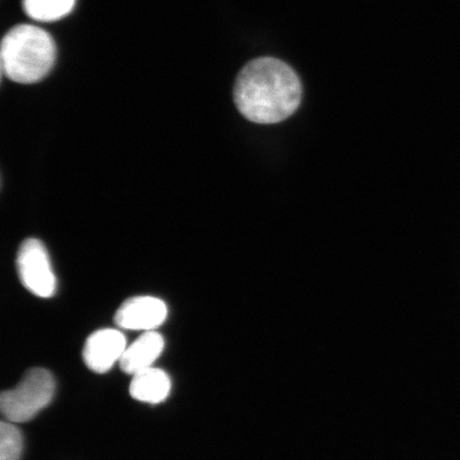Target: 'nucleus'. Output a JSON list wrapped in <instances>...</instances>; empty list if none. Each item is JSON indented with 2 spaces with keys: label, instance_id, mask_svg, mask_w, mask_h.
<instances>
[{
  "label": "nucleus",
  "instance_id": "nucleus-1",
  "mask_svg": "<svg viewBox=\"0 0 460 460\" xmlns=\"http://www.w3.org/2000/svg\"><path fill=\"white\" fill-rule=\"evenodd\" d=\"M235 106L257 124H276L291 117L302 101L300 78L287 63L264 57L243 68L234 89Z\"/></svg>",
  "mask_w": 460,
  "mask_h": 460
},
{
  "label": "nucleus",
  "instance_id": "nucleus-2",
  "mask_svg": "<svg viewBox=\"0 0 460 460\" xmlns=\"http://www.w3.org/2000/svg\"><path fill=\"white\" fill-rule=\"evenodd\" d=\"M56 57L54 39L42 28L17 25L3 39V73L13 82L24 84L40 82L53 68Z\"/></svg>",
  "mask_w": 460,
  "mask_h": 460
},
{
  "label": "nucleus",
  "instance_id": "nucleus-3",
  "mask_svg": "<svg viewBox=\"0 0 460 460\" xmlns=\"http://www.w3.org/2000/svg\"><path fill=\"white\" fill-rule=\"evenodd\" d=\"M56 383L49 371L36 367L25 373L19 386L4 391L0 396V410L11 423L31 421L50 404Z\"/></svg>",
  "mask_w": 460,
  "mask_h": 460
},
{
  "label": "nucleus",
  "instance_id": "nucleus-4",
  "mask_svg": "<svg viewBox=\"0 0 460 460\" xmlns=\"http://www.w3.org/2000/svg\"><path fill=\"white\" fill-rule=\"evenodd\" d=\"M16 263L22 284L28 291L42 298L54 296L57 279L48 250L41 241L25 240L20 247Z\"/></svg>",
  "mask_w": 460,
  "mask_h": 460
},
{
  "label": "nucleus",
  "instance_id": "nucleus-5",
  "mask_svg": "<svg viewBox=\"0 0 460 460\" xmlns=\"http://www.w3.org/2000/svg\"><path fill=\"white\" fill-rule=\"evenodd\" d=\"M168 307L160 298L136 296L125 301L114 315V322L120 329L129 331H155L164 323Z\"/></svg>",
  "mask_w": 460,
  "mask_h": 460
},
{
  "label": "nucleus",
  "instance_id": "nucleus-6",
  "mask_svg": "<svg viewBox=\"0 0 460 460\" xmlns=\"http://www.w3.org/2000/svg\"><path fill=\"white\" fill-rule=\"evenodd\" d=\"M126 348L128 342L119 331H97L86 339L83 353L84 364L95 373H106L122 358Z\"/></svg>",
  "mask_w": 460,
  "mask_h": 460
},
{
  "label": "nucleus",
  "instance_id": "nucleus-7",
  "mask_svg": "<svg viewBox=\"0 0 460 460\" xmlns=\"http://www.w3.org/2000/svg\"><path fill=\"white\" fill-rule=\"evenodd\" d=\"M164 349V339L159 332L151 331L142 335L126 348L119 360L120 369L134 376L135 374L149 369Z\"/></svg>",
  "mask_w": 460,
  "mask_h": 460
},
{
  "label": "nucleus",
  "instance_id": "nucleus-8",
  "mask_svg": "<svg viewBox=\"0 0 460 460\" xmlns=\"http://www.w3.org/2000/svg\"><path fill=\"white\" fill-rule=\"evenodd\" d=\"M171 379L164 371L149 367L135 374L130 384V394L137 401L159 404L168 398L171 391Z\"/></svg>",
  "mask_w": 460,
  "mask_h": 460
},
{
  "label": "nucleus",
  "instance_id": "nucleus-9",
  "mask_svg": "<svg viewBox=\"0 0 460 460\" xmlns=\"http://www.w3.org/2000/svg\"><path fill=\"white\" fill-rule=\"evenodd\" d=\"M76 0H24L28 16L39 22H55L70 14Z\"/></svg>",
  "mask_w": 460,
  "mask_h": 460
},
{
  "label": "nucleus",
  "instance_id": "nucleus-10",
  "mask_svg": "<svg viewBox=\"0 0 460 460\" xmlns=\"http://www.w3.org/2000/svg\"><path fill=\"white\" fill-rule=\"evenodd\" d=\"M22 452V436L13 423L0 424V460H20Z\"/></svg>",
  "mask_w": 460,
  "mask_h": 460
}]
</instances>
